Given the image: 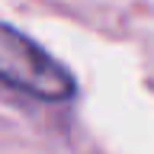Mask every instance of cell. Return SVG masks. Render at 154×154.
Wrapping results in <instances>:
<instances>
[{
	"mask_svg": "<svg viewBox=\"0 0 154 154\" xmlns=\"http://www.w3.org/2000/svg\"><path fill=\"white\" fill-rule=\"evenodd\" d=\"M0 80L45 103H64L77 90L74 74L26 32L0 23Z\"/></svg>",
	"mask_w": 154,
	"mask_h": 154,
	"instance_id": "1",
	"label": "cell"
}]
</instances>
